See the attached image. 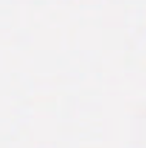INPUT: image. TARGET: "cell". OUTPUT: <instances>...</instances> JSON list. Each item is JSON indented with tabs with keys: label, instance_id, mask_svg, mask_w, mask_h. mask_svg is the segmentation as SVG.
Segmentation results:
<instances>
[]
</instances>
